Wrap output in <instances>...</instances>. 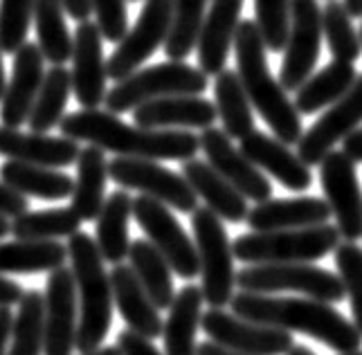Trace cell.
<instances>
[{
  "mask_svg": "<svg viewBox=\"0 0 362 355\" xmlns=\"http://www.w3.org/2000/svg\"><path fill=\"white\" fill-rule=\"evenodd\" d=\"M61 135L74 142H88L117 158L140 160H180L196 158L201 142L192 131L180 129H142L122 122L108 110H79L66 115L59 124Z\"/></svg>",
  "mask_w": 362,
  "mask_h": 355,
  "instance_id": "6da1fadb",
  "label": "cell"
},
{
  "mask_svg": "<svg viewBox=\"0 0 362 355\" xmlns=\"http://www.w3.org/2000/svg\"><path fill=\"white\" fill-rule=\"evenodd\" d=\"M230 303L234 315L247 322L274 326L288 333H304L340 355L362 349V335L354 322L346 320L331 303H324L320 299L239 293L232 297Z\"/></svg>",
  "mask_w": 362,
  "mask_h": 355,
  "instance_id": "7a4b0ae2",
  "label": "cell"
},
{
  "mask_svg": "<svg viewBox=\"0 0 362 355\" xmlns=\"http://www.w3.org/2000/svg\"><path fill=\"white\" fill-rule=\"evenodd\" d=\"M236 72L252 108L270 126L272 135L284 144H297L304 133L302 115L288 99V93L270 74L266 45L255 21H241L234 34Z\"/></svg>",
  "mask_w": 362,
  "mask_h": 355,
  "instance_id": "3957f363",
  "label": "cell"
},
{
  "mask_svg": "<svg viewBox=\"0 0 362 355\" xmlns=\"http://www.w3.org/2000/svg\"><path fill=\"white\" fill-rule=\"evenodd\" d=\"M68 259L72 263L74 286L79 301V324L74 349L79 353H90L102 347L110 324H113V286L106 272V261L97 250L90 234L77 232L68 240Z\"/></svg>",
  "mask_w": 362,
  "mask_h": 355,
  "instance_id": "277c9868",
  "label": "cell"
},
{
  "mask_svg": "<svg viewBox=\"0 0 362 355\" xmlns=\"http://www.w3.org/2000/svg\"><path fill=\"white\" fill-rule=\"evenodd\" d=\"M342 243L335 225H315L302 230L250 232L234 240V259L247 265L261 263H313Z\"/></svg>",
  "mask_w": 362,
  "mask_h": 355,
  "instance_id": "5b68a950",
  "label": "cell"
},
{
  "mask_svg": "<svg viewBox=\"0 0 362 355\" xmlns=\"http://www.w3.org/2000/svg\"><path fill=\"white\" fill-rule=\"evenodd\" d=\"M207 74L201 68L187 66L185 61H167L151 68L135 70L117 81L106 93L104 104L108 112L122 115L135 110L146 101L173 97V95H203L207 91Z\"/></svg>",
  "mask_w": 362,
  "mask_h": 355,
  "instance_id": "8992f818",
  "label": "cell"
},
{
  "mask_svg": "<svg viewBox=\"0 0 362 355\" xmlns=\"http://www.w3.org/2000/svg\"><path fill=\"white\" fill-rule=\"evenodd\" d=\"M236 286L241 293L272 295L299 293L324 303H338L344 299V288L338 274L313 263H261L245 265L236 272Z\"/></svg>",
  "mask_w": 362,
  "mask_h": 355,
  "instance_id": "52a82bcc",
  "label": "cell"
},
{
  "mask_svg": "<svg viewBox=\"0 0 362 355\" xmlns=\"http://www.w3.org/2000/svg\"><path fill=\"white\" fill-rule=\"evenodd\" d=\"M198 263H201V293L211 308H226L234 297L236 270L234 252L221 219L207 207L192 211Z\"/></svg>",
  "mask_w": 362,
  "mask_h": 355,
  "instance_id": "ba28073f",
  "label": "cell"
},
{
  "mask_svg": "<svg viewBox=\"0 0 362 355\" xmlns=\"http://www.w3.org/2000/svg\"><path fill=\"white\" fill-rule=\"evenodd\" d=\"M133 216L146 234L148 243L167 259L169 268L178 277L189 281V279H196L201 274L196 243L187 236L182 225L167 205L140 194L133 198Z\"/></svg>",
  "mask_w": 362,
  "mask_h": 355,
  "instance_id": "9c48e42d",
  "label": "cell"
},
{
  "mask_svg": "<svg viewBox=\"0 0 362 355\" xmlns=\"http://www.w3.org/2000/svg\"><path fill=\"white\" fill-rule=\"evenodd\" d=\"M108 178L119 187L135 189L180 214H192L198 207V196L182 173L162 167L156 160L113 158L108 162Z\"/></svg>",
  "mask_w": 362,
  "mask_h": 355,
  "instance_id": "30bf717a",
  "label": "cell"
},
{
  "mask_svg": "<svg viewBox=\"0 0 362 355\" xmlns=\"http://www.w3.org/2000/svg\"><path fill=\"white\" fill-rule=\"evenodd\" d=\"M173 16V0H144L140 18L133 30L117 43L115 52L106 61L108 79L122 81L135 70H140L144 61H148L160 45H165Z\"/></svg>",
  "mask_w": 362,
  "mask_h": 355,
  "instance_id": "8fae6325",
  "label": "cell"
},
{
  "mask_svg": "<svg viewBox=\"0 0 362 355\" xmlns=\"http://www.w3.org/2000/svg\"><path fill=\"white\" fill-rule=\"evenodd\" d=\"M201 328L209 342L245 355H286L295 347V337L288 331L247 322L223 308H209L201 317Z\"/></svg>",
  "mask_w": 362,
  "mask_h": 355,
  "instance_id": "7c38bea8",
  "label": "cell"
},
{
  "mask_svg": "<svg viewBox=\"0 0 362 355\" xmlns=\"http://www.w3.org/2000/svg\"><path fill=\"white\" fill-rule=\"evenodd\" d=\"M322 45V9L317 0H291V30L279 70L284 91L297 93L310 74Z\"/></svg>",
  "mask_w": 362,
  "mask_h": 355,
  "instance_id": "4fadbf2b",
  "label": "cell"
},
{
  "mask_svg": "<svg viewBox=\"0 0 362 355\" xmlns=\"http://www.w3.org/2000/svg\"><path fill=\"white\" fill-rule=\"evenodd\" d=\"M320 185L340 236L349 243H356L362 236V192L356 162L333 149L320 162Z\"/></svg>",
  "mask_w": 362,
  "mask_h": 355,
  "instance_id": "5bb4252c",
  "label": "cell"
},
{
  "mask_svg": "<svg viewBox=\"0 0 362 355\" xmlns=\"http://www.w3.org/2000/svg\"><path fill=\"white\" fill-rule=\"evenodd\" d=\"M362 126V72L342 99L324 110V115L302 133L297 142V156L306 167H315L327 158L335 144Z\"/></svg>",
  "mask_w": 362,
  "mask_h": 355,
  "instance_id": "9a60e30c",
  "label": "cell"
},
{
  "mask_svg": "<svg viewBox=\"0 0 362 355\" xmlns=\"http://www.w3.org/2000/svg\"><path fill=\"white\" fill-rule=\"evenodd\" d=\"M198 142H201V151L205 153L209 167L226 178L245 200L264 202L272 198V185L266 173L257 169L241 153L239 146H234V139L228 137L226 131L209 126L198 135Z\"/></svg>",
  "mask_w": 362,
  "mask_h": 355,
  "instance_id": "2e32d148",
  "label": "cell"
},
{
  "mask_svg": "<svg viewBox=\"0 0 362 355\" xmlns=\"http://www.w3.org/2000/svg\"><path fill=\"white\" fill-rule=\"evenodd\" d=\"M77 303V286H74V274L68 265H61V268L49 272L43 295V355H72L79 324Z\"/></svg>",
  "mask_w": 362,
  "mask_h": 355,
  "instance_id": "e0dca14e",
  "label": "cell"
},
{
  "mask_svg": "<svg viewBox=\"0 0 362 355\" xmlns=\"http://www.w3.org/2000/svg\"><path fill=\"white\" fill-rule=\"evenodd\" d=\"M102 32L95 21H81L72 36V91L86 110H95L106 99V59L102 50Z\"/></svg>",
  "mask_w": 362,
  "mask_h": 355,
  "instance_id": "ac0fdd59",
  "label": "cell"
},
{
  "mask_svg": "<svg viewBox=\"0 0 362 355\" xmlns=\"http://www.w3.org/2000/svg\"><path fill=\"white\" fill-rule=\"evenodd\" d=\"M43 54L36 43H25L14 54L11 63V79L0 99V124L9 129H21L28 122L36 95L41 91L45 77Z\"/></svg>",
  "mask_w": 362,
  "mask_h": 355,
  "instance_id": "d6986e66",
  "label": "cell"
},
{
  "mask_svg": "<svg viewBox=\"0 0 362 355\" xmlns=\"http://www.w3.org/2000/svg\"><path fill=\"white\" fill-rule=\"evenodd\" d=\"M216 106L203 95H173L146 101L133 110V120L142 129H209L216 124Z\"/></svg>",
  "mask_w": 362,
  "mask_h": 355,
  "instance_id": "ffe728a7",
  "label": "cell"
},
{
  "mask_svg": "<svg viewBox=\"0 0 362 355\" xmlns=\"http://www.w3.org/2000/svg\"><path fill=\"white\" fill-rule=\"evenodd\" d=\"M241 153L255 164L257 169L270 173L274 180H279L291 192H306L313 185V173L310 167L299 160L297 153H293L288 144L279 142L277 137H270L261 131L247 133L243 139H239Z\"/></svg>",
  "mask_w": 362,
  "mask_h": 355,
  "instance_id": "44dd1931",
  "label": "cell"
},
{
  "mask_svg": "<svg viewBox=\"0 0 362 355\" xmlns=\"http://www.w3.org/2000/svg\"><path fill=\"white\" fill-rule=\"evenodd\" d=\"M79 142L70 137H49L45 133H21L18 129L0 124V156L36 167L61 169L77 162Z\"/></svg>",
  "mask_w": 362,
  "mask_h": 355,
  "instance_id": "7402d4cb",
  "label": "cell"
},
{
  "mask_svg": "<svg viewBox=\"0 0 362 355\" xmlns=\"http://www.w3.org/2000/svg\"><path fill=\"white\" fill-rule=\"evenodd\" d=\"M243 0H211V7L205 14L203 30L198 36V66L207 74H216L226 70L230 50L234 43L236 28L241 23Z\"/></svg>",
  "mask_w": 362,
  "mask_h": 355,
  "instance_id": "603a6c76",
  "label": "cell"
},
{
  "mask_svg": "<svg viewBox=\"0 0 362 355\" xmlns=\"http://www.w3.org/2000/svg\"><path fill=\"white\" fill-rule=\"evenodd\" d=\"M331 219V209L322 198H270L247 211V225L252 232H279V230H302V227L324 225Z\"/></svg>",
  "mask_w": 362,
  "mask_h": 355,
  "instance_id": "cb8c5ba5",
  "label": "cell"
},
{
  "mask_svg": "<svg viewBox=\"0 0 362 355\" xmlns=\"http://www.w3.org/2000/svg\"><path fill=\"white\" fill-rule=\"evenodd\" d=\"M110 286H113V301L122 315L129 331L142 335L146 339L162 337V315L160 308L146 295V290L135 279L129 265L117 263L110 270Z\"/></svg>",
  "mask_w": 362,
  "mask_h": 355,
  "instance_id": "d4e9b609",
  "label": "cell"
},
{
  "mask_svg": "<svg viewBox=\"0 0 362 355\" xmlns=\"http://www.w3.org/2000/svg\"><path fill=\"white\" fill-rule=\"evenodd\" d=\"M182 178L189 182L194 194L205 202V207L214 211L221 221H245L250 211L247 200L236 192L226 178L211 169L207 162L196 158L182 162Z\"/></svg>",
  "mask_w": 362,
  "mask_h": 355,
  "instance_id": "484cf974",
  "label": "cell"
},
{
  "mask_svg": "<svg viewBox=\"0 0 362 355\" xmlns=\"http://www.w3.org/2000/svg\"><path fill=\"white\" fill-rule=\"evenodd\" d=\"M201 308H203V293L196 284H187L173 297L165 326H162L165 355H198L196 333L203 317Z\"/></svg>",
  "mask_w": 362,
  "mask_h": 355,
  "instance_id": "4316f807",
  "label": "cell"
},
{
  "mask_svg": "<svg viewBox=\"0 0 362 355\" xmlns=\"http://www.w3.org/2000/svg\"><path fill=\"white\" fill-rule=\"evenodd\" d=\"M106 182H108V160L102 149L88 144L81 149L77 158V178L72 187V205L70 209L81 221H95L99 209L106 200Z\"/></svg>",
  "mask_w": 362,
  "mask_h": 355,
  "instance_id": "83f0119b",
  "label": "cell"
},
{
  "mask_svg": "<svg viewBox=\"0 0 362 355\" xmlns=\"http://www.w3.org/2000/svg\"><path fill=\"white\" fill-rule=\"evenodd\" d=\"M356 77L358 70L354 68V63L346 61H333L329 66H324L320 72H313L299 86L295 95L293 104L297 112L299 115H313L317 110L333 106L354 86Z\"/></svg>",
  "mask_w": 362,
  "mask_h": 355,
  "instance_id": "f1b7e54d",
  "label": "cell"
},
{
  "mask_svg": "<svg viewBox=\"0 0 362 355\" xmlns=\"http://www.w3.org/2000/svg\"><path fill=\"white\" fill-rule=\"evenodd\" d=\"M133 216V198L129 192H113L97 214V250L106 263H122L129 257V219Z\"/></svg>",
  "mask_w": 362,
  "mask_h": 355,
  "instance_id": "f546056e",
  "label": "cell"
},
{
  "mask_svg": "<svg viewBox=\"0 0 362 355\" xmlns=\"http://www.w3.org/2000/svg\"><path fill=\"white\" fill-rule=\"evenodd\" d=\"M0 180L11 187L21 196H32L41 200H64L72 196L74 180L68 173H61L49 167H36L9 160L0 167Z\"/></svg>",
  "mask_w": 362,
  "mask_h": 355,
  "instance_id": "4dcf8cb0",
  "label": "cell"
},
{
  "mask_svg": "<svg viewBox=\"0 0 362 355\" xmlns=\"http://www.w3.org/2000/svg\"><path fill=\"white\" fill-rule=\"evenodd\" d=\"M68 261V248L57 240H11L0 243V274L52 272Z\"/></svg>",
  "mask_w": 362,
  "mask_h": 355,
  "instance_id": "1f68e13d",
  "label": "cell"
},
{
  "mask_svg": "<svg viewBox=\"0 0 362 355\" xmlns=\"http://www.w3.org/2000/svg\"><path fill=\"white\" fill-rule=\"evenodd\" d=\"M129 268L133 270L135 279L140 281V286L146 290V295L151 297V301L160 310H165L171 306L173 297V277L167 259L148 243V240L140 238L133 240L129 248Z\"/></svg>",
  "mask_w": 362,
  "mask_h": 355,
  "instance_id": "d6a6232c",
  "label": "cell"
},
{
  "mask_svg": "<svg viewBox=\"0 0 362 355\" xmlns=\"http://www.w3.org/2000/svg\"><path fill=\"white\" fill-rule=\"evenodd\" d=\"M214 106L218 112V120L223 124V131L232 139H243L247 133L255 131V115L252 104L243 91V83L239 79V72L223 70L216 74L214 81Z\"/></svg>",
  "mask_w": 362,
  "mask_h": 355,
  "instance_id": "836d02e7",
  "label": "cell"
},
{
  "mask_svg": "<svg viewBox=\"0 0 362 355\" xmlns=\"http://www.w3.org/2000/svg\"><path fill=\"white\" fill-rule=\"evenodd\" d=\"M36 45L52 66H64L72 57V34L66 25V9L61 0H36L34 3Z\"/></svg>",
  "mask_w": 362,
  "mask_h": 355,
  "instance_id": "e575fe53",
  "label": "cell"
},
{
  "mask_svg": "<svg viewBox=\"0 0 362 355\" xmlns=\"http://www.w3.org/2000/svg\"><path fill=\"white\" fill-rule=\"evenodd\" d=\"M70 93H72L70 70H66L64 66H52V70L45 72L41 91L36 95V101L28 117L32 133H47L61 124V120L66 117L64 112Z\"/></svg>",
  "mask_w": 362,
  "mask_h": 355,
  "instance_id": "d590c367",
  "label": "cell"
},
{
  "mask_svg": "<svg viewBox=\"0 0 362 355\" xmlns=\"http://www.w3.org/2000/svg\"><path fill=\"white\" fill-rule=\"evenodd\" d=\"M81 227V219L70 207L25 211L11 221V234L18 240H57L70 238Z\"/></svg>",
  "mask_w": 362,
  "mask_h": 355,
  "instance_id": "8d00e7d4",
  "label": "cell"
},
{
  "mask_svg": "<svg viewBox=\"0 0 362 355\" xmlns=\"http://www.w3.org/2000/svg\"><path fill=\"white\" fill-rule=\"evenodd\" d=\"M45 306L43 295L36 290L23 293L18 301V313L14 315L11 328V349L7 355H43L45 339Z\"/></svg>",
  "mask_w": 362,
  "mask_h": 355,
  "instance_id": "74e56055",
  "label": "cell"
},
{
  "mask_svg": "<svg viewBox=\"0 0 362 355\" xmlns=\"http://www.w3.org/2000/svg\"><path fill=\"white\" fill-rule=\"evenodd\" d=\"M207 3L209 0H173L171 30L165 41V52L171 61H185L196 50Z\"/></svg>",
  "mask_w": 362,
  "mask_h": 355,
  "instance_id": "f35d334b",
  "label": "cell"
},
{
  "mask_svg": "<svg viewBox=\"0 0 362 355\" xmlns=\"http://www.w3.org/2000/svg\"><path fill=\"white\" fill-rule=\"evenodd\" d=\"M322 34L327 36V45L335 61L354 63L360 59L362 43L360 34L354 30L351 16L340 0H329L322 9Z\"/></svg>",
  "mask_w": 362,
  "mask_h": 355,
  "instance_id": "ab89813d",
  "label": "cell"
},
{
  "mask_svg": "<svg viewBox=\"0 0 362 355\" xmlns=\"http://www.w3.org/2000/svg\"><path fill=\"white\" fill-rule=\"evenodd\" d=\"M333 252L335 265H338V277L344 288V297H349V303H351V322L362 335V248L344 240Z\"/></svg>",
  "mask_w": 362,
  "mask_h": 355,
  "instance_id": "60d3db41",
  "label": "cell"
},
{
  "mask_svg": "<svg viewBox=\"0 0 362 355\" xmlns=\"http://www.w3.org/2000/svg\"><path fill=\"white\" fill-rule=\"evenodd\" d=\"M255 23L270 52H281L291 30V0H255Z\"/></svg>",
  "mask_w": 362,
  "mask_h": 355,
  "instance_id": "b9f144b4",
  "label": "cell"
},
{
  "mask_svg": "<svg viewBox=\"0 0 362 355\" xmlns=\"http://www.w3.org/2000/svg\"><path fill=\"white\" fill-rule=\"evenodd\" d=\"M36 0H0V50L16 54L28 43L30 23L34 18Z\"/></svg>",
  "mask_w": 362,
  "mask_h": 355,
  "instance_id": "7bdbcfd3",
  "label": "cell"
},
{
  "mask_svg": "<svg viewBox=\"0 0 362 355\" xmlns=\"http://www.w3.org/2000/svg\"><path fill=\"white\" fill-rule=\"evenodd\" d=\"M95 25L108 43H119L129 32L127 0H90Z\"/></svg>",
  "mask_w": 362,
  "mask_h": 355,
  "instance_id": "ee69618b",
  "label": "cell"
},
{
  "mask_svg": "<svg viewBox=\"0 0 362 355\" xmlns=\"http://www.w3.org/2000/svg\"><path fill=\"white\" fill-rule=\"evenodd\" d=\"M117 349L122 355H165L160 349L153 347L151 339H146L133 331H122L117 335Z\"/></svg>",
  "mask_w": 362,
  "mask_h": 355,
  "instance_id": "f6af8a7d",
  "label": "cell"
},
{
  "mask_svg": "<svg viewBox=\"0 0 362 355\" xmlns=\"http://www.w3.org/2000/svg\"><path fill=\"white\" fill-rule=\"evenodd\" d=\"M30 209V202L25 196H21L18 192H14L11 187H7L3 180H0V216L5 219H16L21 214H25Z\"/></svg>",
  "mask_w": 362,
  "mask_h": 355,
  "instance_id": "bcb514c9",
  "label": "cell"
},
{
  "mask_svg": "<svg viewBox=\"0 0 362 355\" xmlns=\"http://www.w3.org/2000/svg\"><path fill=\"white\" fill-rule=\"evenodd\" d=\"M23 297V290L16 281L0 274V306H14Z\"/></svg>",
  "mask_w": 362,
  "mask_h": 355,
  "instance_id": "7dc6e473",
  "label": "cell"
},
{
  "mask_svg": "<svg viewBox=\"0 0 362 355\" xmlns=\"http://www.w3.org/2000/svg\"><path fill=\"white\" fill-rule=\"evenodd\" d=\"M342 153L351 162H362V126L342 139Z\"/></svg>",
  "mask_w": 362,
  "mask_h": 355,
  "instance_id": "c3c4849f",
  "label": "cell"
},
{
  "mask_svg": "<svg viewBox=\"0 0 362 355\" xmlns=\"http://www.w3.org/2000/svg\"><path fill=\"white\" fill-rule=\"evenodd\" d=\"M11 328H14V313L9 310V306H0V355H7Z\"/></svg>",
  "mask_w": 362,
  "mask_h": 355,
  "instance_id": "681fc988",
  "label": "cell"
},
{
  "mask_svg": "<svg viewBox=\"0 0 362 355\" xmlns=\"http://www.w3.org/2000/svg\"><path fill=\"white\" fill-rule=\"evenodd\" d=\"M61 5H64L66 14L70 18H74L77 23L81 21H88L93 9H90V0H61Z\"/></svg>",
  "mask_w": 362,
  "mask_h": 355,
  "instance_id": "f907efd6",
  "label": "cell"
},
{
  "mask_svg": "<svg viewBox=\"0 0 362 355\" xmlns=\"http://www.w3.org/2000/svg\"><path fill=\"white\" fill-rule=\"evenodd\" d=\"M198 355H245V353L223 349V347L214 344V342H203V344H198Z\"/></svg>",
  "mask_w": 362,
  "mask_h": 355,
  "instance_id": "816d5d0a",
  "label": "cell"
},
{
  "mask_svg": "<svg viewBox=\"0 0 362 355\" xmlns=\"http://www.w3.org/2000/svg\"><path fill=\"white\" fill-rule=\"evenodd\" d=\"M349 16L351 18H362V0H342Z\"/></svg>",
  "mask_w": 362,
  "mask_h": 355,
  "instance_id": "f5cc1de1",
  "label": "cell"
},
{
  "mask_svg": "<svg viewBox=\"0 0 362 355\" xmlns=\"http://www.w3.org/2000/svg\"><path fill=\"white\" fill-rule=\"evenodd\" d=\"M83 355H122L117 347H104V349H95L90 353H83Z\"/></svg>",
  "mask_w": 362,
  "mask_h": 355,
  "instance_id": "db71d44e",
  "label": "cell"
},
{
  "mask_svg": "<svg viewBox=\"0 0 362 355\" xmlns=\"http://www.w3.org/2000/svg\"><path fill=\"white\" fill-rule=\"evenodd\" d=\"M5 88H7V81H5V66H3V50H0V99L5 95Z\"/></svg>",
  "mask_w": 362,
  "mask_h": 355,
  "instance_id": "11a10c76",
  "label": "cell"
},
{
  "mask_svg": "<svg viewBox=\"0 0 362 355\" xmlns=\"http://www.w3.org/2000/svg\"><path fill=\"white\" fill-rule=\"evenodd\" d=\"M286 355H317V353H315L313 349H308V347H299V344H295Z\"/></svg>",
  "mask_w": 362,
  "mask_h": 355,
  "instance_id": "9f6ffc18",
  "label": "cell"
},
{
  "mask_svg": "<svg viewBox=\"0 0 362 355\" xmlns=\"http://www.w3.org/2000/svg\"><path fill=\"white\" fill-rule=\"evenodd\" d=\"M7 234H11V223L5 216H0V240H3Z\"/></svg>",
  "mask_w": 362,
  "mask_h": 355,
  "instance_id": "6f0895ef",
  "label": "cell"
},
{
  "mask_svg": "<svg viewBox=\"0 0 362 355\" xmlns=\"http://www.w3.org/2000/svg\"><path fill=\"white\" fill-rule=\"evenodd\" d=\"M346 355H362V351H356V353H346Z\"/></svg>",
  "mask_w": 362,
  "mask_h": 355,
  "instance_id": "680465c9",
  "label": "cell"
},
{
  "mask_svg": "<svg viewBox=\"0 0 362 355\" xmlns=\"http://www.w3.org/2000/svg\"><path fill=\"white\" fill-rule=\"evenodd\" d=\"M360 43H362V25H360Z\"/></svg>",
  "mask_w": 362,
  "mask_h": 355,
  "instance_id": "91938a15",
  "label": "cell"
},
{
  "mask_svg": "<svg viewBox=\"0 0 362 355\" xmlns=\"http://www.w3.org/2000/svg\"><path fill=\"white\" fill-rule=\"evenodd\" d=\"M129 3H137V0H129Z\"/></svg>",
  "mask_w": 362,
  "mask_h": 355,
  "instance_id": "94428289",
  "label": "cell"
}]
</instances>
